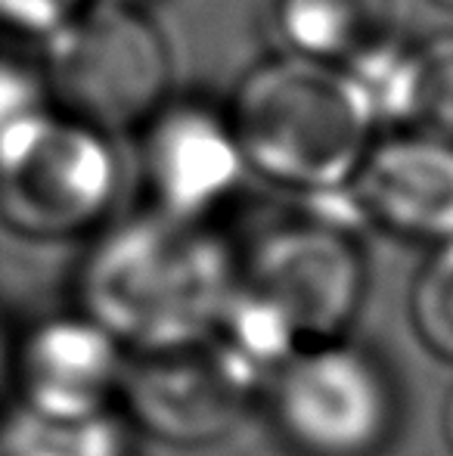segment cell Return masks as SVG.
I'll return each instance as SVG.
<instances>
[{"label": "cell", "mask_w": 453, "mask_h": 456, "mask_svg": "<svg viewBox=\"0 0 453 456\" xmlns=\"http://www.w3.org/2000/svg\"><path fill=\"white\" fill-rule=\"evenodd\" d=\"M239 295V252L208 221L146 205L106 221L75 273V311L127 357L168 354L218 336Z\"/></svg>", "instance_id": "cell-1"}, {"label": "cell", "mask_w": 453, "mask_h": 456, "mask_svg": "<svg viewBox=\"0 0 453 456\" xmlns=\"http://www.w3.org/2000/svg\"><path fill=\"white\" fill-rule=\"evenodd\" d=\"M224 109L248 175L304 199L342 192L379 131L342 66L295 53L255 62Z\"/></svg>", "instance_id": "cell-2"}, {"label": "cell", "mask_w": 453, "mask_h": 456, "mask_svg": "<svg viewBox=\"0 0 453 456\" xmlns=\"http://www.w3.org/2000/svg\"><path fill=\"white\" fill-rule=\"evenodd\" d=\"M44 91L53 109L106 137L137 134L171 96L174 62L146 6L91 0L41 41Z\"/></svg>", "instance_id": "cell-3"}, {"label": "cell", "mask_w": 453, "mask_h": 456, "mask_svg": "<svg viewBox=\"0 0 453 456\" xmlns=\"http://www.w3.org/2000/svg\"><path fill=\"white\" fill-rule=\"evenodd\" d=\"M118 190L115 140L50 102L0 131V224L16 236H93L112 221Z\"/></svg>", "instance_id": "cell-4"}, {"label": "cell", "mask_w": 453, "mask_h": 456, "mask_svg": "<svg viewBox=\"0 0 453 456\" xmlns=\"http://www.w3.org/2000/svg\"><path fill=\"white\" fill-rule=\"evenodd\" d=\"M261 391L292 456H382L398 435V379L351 336L292 351Z\"/></svg>", "instance_id": "cell-5"}, {"label": "cell", "mask_w": 453, "mask_h": 456, "mask_svg": "<svg viewBox=\"0 0 453 456\" xmlns=\"http://www.w3.org/2000/svg\"><path fill=\"white\" fill-rule=\"evenodd\" d=\"M354 227L342 215L298 217L239 252V295L295 351L351 336L360 317L369 265Z\"/></svg>", "instance_id": "cell-6"}, {"label": "cell", "mask_w": 453, "mask_h": 456, "mask_svg": "<svg viewBox=\"0 0 453 456\" xmlns=\"http://www.w3.org/2000/svg\"><path fill=\"white\" fill-rule=\"evenodd\" d=\"M261 391L218 342L168 354L127 357L118 410L131 428L171 447H206L224 438Z\"/></svg>", "instance_id": "cell-7"}, {"label": "cell", "mask_w": 453, "mask_h": 456, "mask_svg": "<svg viewBox=\"0 0 453 456\" xmlns=\"http://www.w3.org/2000/svg\"><path fill=\"white\" fill-rule=\"evenodd\" d=\"M137 134L150 208L168 217L212 224L248 175L224 106L168 96Z\"/></svg>", "instance_id": "cell-8"}, {"label": "cell", "mask_w": 453, "mask_h": 456, "mask_svg": "<svg viewBox=\"0 0 453 456\" xmlns=\"http://www.w3.org/2000/svg\"><path fill=\"white\" fill-rule=\"evenodd\" d=\"M357 221L407 242L453 240V140L425 127L376 137L344 186Z\"/></svg>", "instance_id": "cell-9"}, {"label": "cell", "mask_w": 453, "mask_h": 456, "mask_svg": "<svg viewBox=\"0 0 453 456\" xmlns=\"http://www.w3.org/2000/svg\"><path fill=\"white\" fill-rule=\"evenodd\" d=\"M127 354L97 323L60 317L41 323L12 354V385L25 413L50 419H81L118 410Z\"/></svg>", "instance_id": "cell-10"}, {"label": "cell", "mask_w": 453, "mask_h": 456, "mask_svg": "<svg viewBox=\"0 0 453 456\" xmlns=\"http://www.w3.org/2000/svg\"><path fill=\"white\" fill-rule=\"evenodd\" d=\"M286 53L348 66L394 35V0H273Z\"/></svg>", "instance_id": "cell-11"}, {"label": "cell", "mask_w": 453, "mask_h": 456, "mask_svg": "<svg viewBox=\"0 0 453 456\" xmlns=\"http://www.w3.org/2000/svg\"><path fill=\"white\" fill-rule=\"evenodd\" d=\"M131 432L121 410L81 419H50L22 410L4 441V456H131Z\"/></svg>", "instance_id": "cell-12"}, {"label": "cell", "mask_w": 453, "mask_h": 456, "mask_svg": "<svg viewBox=\"0 0 453 456\" xmlns=\"http://www.w3.org/2000/svg\"><path fill=\"white\" fill-rule=\"evenodd\" d=\"M413 338L435 361L453 366V240L429 248L407 292Z\"/></svg>", "instance_id": "cell-13"}, {"label": "cell", "mask_w": 453, "mask_h": 456, "mask_svg": "<svg viewBox=\"0 0 453 456\" xmlns=\"http://www.w3.org/2000/svg\"><path fill=\"white\" fill-rule=\"evenodd\" d=\"M417 127L453 140V28L417 44Z\"/></svg>", "instance_id": "cell-14"}, {"label": "cell", "mask_w": 453, "mask_h": 456, "mask_svg": "<svg viewBox=\"0 0 453 456\" xmlns=\"http://www.w3.org/2000/svg\"><path fill=\"white\" fill-rule=\"evenodd\" d=\"M47 102L37 60L28 62L12 53H0V131Z\"/></svg>", "instance_id": "cell-15"}, {"label": "cell", "mask_w": 453, "mask_h": 456, "mask_svg": "<svg viewBox=\"0 0 453 456\" xmlns=\"http://www.w3.org/2000/svg\"><path fill=\"white\" fill-rule=\"evenodd\" d=\"M91 0H0V31L41 44Z\"/></svg>", "instance_id": "cell-16"}, {"label": "cell", "mask_w": 453, "mask_h": 456, "mask_svg": "<svg viewBox=\"0 0 453 456\" xmlns=\"http://www.w3.org/2000/svg\"><path fill=\"white\" fill-rule=\"evenodd\" d=\"M441 438H444V444H448V451L453 453V385L441 407Z\"/></svg>", "instance_id": "cell-17"}, {"label": "cell", "mask_w": 453, "mask_h": 456, "mask_svg": "<svg viewBox=\"0 0 453 456\" xmlns=\"http://www.w3.org/2000/svg\"><path fill=\"white\" fill-rule=\"evenodd\" d=\"M6 379H12V357H10V351H6L4 336H0V388H4Z\"/></svg>", "instance_id": "cell-18"}, {"label": "cell", "mask_w": 453, "mask_h": 456, "mask_svg": "<svg viewBox=\"0 0 453 456\" xmlns=\"http://www.w3.org/2000/svg\"><path fill=\"white\" fill-rule=\"evenodd\" d=\"M429 4H435L438 10H448V12H453V0H429Z\"/></svg>", "instance_id": "cell-19"}, {"label": "cell", "mask_w": 453, "mask_h": 456, "mask_svg": "<svg viewBox=\"0 0 453 456\" xmlns=\"http://www.w3.org/2000/svg\"><path fill=\"white\" fill-rule=\"evenodd\" d=\"M121 4H137V6H146L150 0H121Z\"/></svg>", "instance_id": "cell-20"}]
</instances>
